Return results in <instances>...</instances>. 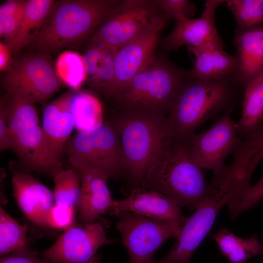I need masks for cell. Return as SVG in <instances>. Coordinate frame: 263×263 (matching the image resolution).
<instances>
[{
	"label": "cell",
	"instance_id": "37",
	"mask_svg": "<svg viewBox=\"0 0 263 263\" xmlns=\"http://www.w3.org/2000/svg\"><path fill=\"white\" fill-rule=\"evenodd\" d=\"M0 263H54L41 259L28 246L0 257Z\"/></svg>",
	"mask_w": 263,
	"mask_h": 263
},
{
	"label": "cell",
	"instance_id": "30",
	"mask_svg": "<svg viewBox=\"0 0 263 263\" xmlns=\"http://www.w3.org/2000/svg\"><path fill=\"white\" fill-rule=\"evenodd\" d=\"M225 2L235 18L237 29L263 25V0H228Z\"/></svg>",
	"mask_w": 263,
	"mask_h": 263
},
{
	"label": "cell",
	"instance_id": "34",
	"mask_svg": "<svg viewBox=\"0 0 263 263\" xmlns=\"http://www.w3.org/2000/svg\"><path fill=\"white\" fill-rule=\"evenodd\" d=\"M75 207L55 204L46 217V225L53 228L65 229L71 226L75 218Z\"/></svg>",
	"mask_w": 263,
	"mask_h": 263
},
{
	"label": "cell",
	"instance_id": "20",
	"mask_svg": "<svg viewBox=\"0 0 263 263\" xmlns=\"http://www.w3.org/2000/svg\"><path fill=\"white\" fill-rule=\"evenodd\" d=\"M238 68L235 78L244 88L263 73V25L236 30Z\"/></svg>",
	"mask_w": 263,
	"mask_h": 263
},
{
	"label": "cell",
	"instance_id": "32",
	"mask_svg": "<svg viewBox=\"0 0 263 263\" xmlns=\"http://www.w3.org/2000/svg\"><path fill=\"white\" fill-rule=\"evenodd\" d=\"M117 49L107 48L99 68L95 75L90 78L92 86L103 93L113 80L114 75V60Z\"/></svg>",
	"mask_w": 263,
	"mask_h": 263
},
{
	"label": "cell",
	"instance_id": "24",
	"mask_svg": "<svg viewBox=\"0 0 263 263\" xmlns=\"http://www.w3.org/2000/svg\"><path fill=\"white\" fill-rule=\"evenodd\" d=\"M211 236L217 244L221 253L231 263H244L255 256L263 255V246L255 233L244 239L223 227Z\"/></svg>",
	"mask_w": 263,
	"mask_h": 263
},
{
	"label": "cell",
	"instance_id": "21",
	"mask_svg": "<svg viewBox=\"0 0 263 263\" xmlns=\"http://www.w3.org/2000/svg\"><path fill=\"white\" fill-rule=\"evenodd\" d=\"M187 47L195 57L194 66L188 71V77L209 81L235 75L237 57L225 52L224 47L212 45L198 49Z\"/></svg>",
	"mask_w": 263,
	"mask_h": 263
},
{
	"label": "cell",
	"instance_id": "4",
	"mask_svg": "<svg viewBox=\"0 0 263 263\" xmlns=\"http://www.w3.org/2000/svg\"><path fill=\"white\" fill-rule=\"evenodd\" d=\"M188 70L155 56L143 70L117 89L110 98L120 110L146 111L167 116Z\"/></svg>",
	"mask_w": 263,
	"mask_h": 263
},
{
	"label": "cell",
	"instance_id": "12",
	"mask_svg": "<svg viewBox=\"0 0 263 263\" xmlns=\"http://www.w3.org/2000/svg\"><path fill=\"white\" fill-rule=\"evenodd\" d=\"M115 242L99 222L73 225L42 255L54 263H87L100 247Z\"/></svg>",
	"mask_w": 263,
	"mask_h": 263
},
{
	"label": "cell",
	"instance_id": "8",
	"mask_svg": "<svg viewBox=\"0 0 263 263\" xmlns=\"http://www.w3.org/2000/svg\"><path fill=\"white\" fill-rule=\"evenodd\" d=\"M64 150L75 169H97L110 178L124 175L118 136L109 120L93 130L77 132L69 139Z\"/></svg>",
	"mask_w": 263,
	"mask_h": 263
},
{
	"label": "cell",
	"instance_id": "17",
	"mask_svg": "<svg viewBox=\"0 0 263 263\" xmlns=\"http://www.w3.org/2000/svg\"><path fill=\"white\" fill-rule=\"evenodd\" d=\"M10 165L13 194L25 216L34 223L46 226V217L55 204L53 193L31 174Z\"/></svg>",
	"mask_w": 263,
	"mask_h": 263
},
{
	"label": "cell",
	"instance_id": "5",
	"mask_svg": "<svg viewBox=\"0 0 263 263\" xmlns=\"http://www.w3.org/2000/svg\"><path fill=\"white\" fill-rule=\"evenodd\" d=\"M119 0L55 1L43 27L30 45L43 53L82 41L98 26Z\"/></svg>",
	"mask_w": 263,
	"mask_h": 263
},
{
	"label": "cell",
	"instance_id": "39",
	"mask_svg": "<svg viewBox=\"0 0 263 263\" xmlns=\"http://www.w3.org/2000/svg\"><path fill=\"white\" fill-rule=\"evenodd\" d=\"M100 255H95L90 261L87 263H100Z\"/></svg>",
	"mask_w": 263,
	"mask_h": 263
},
{
	"label": "cell",
	"instance_id": "26",
	"mask_svg": "<svg viewBox=\"0 0 263 263\" xmlns=\"http://www.w3.org/2000/svg\"><path fill=\"white\" fill-rule=\"evenodd\" d=\"M55 66L60 81L71 90H79L87 78L83 56L77 52H62L57 57Z\"/></svg>",
	"mask_w": 263,
	"mask_h": 263
},
{
	"label": "cell",
	"instance_id": "38",
	"mask_svg": "<svg viewBox=\"0 0 263 263\" xmlns=\"http://www.w3.org/2000/svg\"><path fill=\"white\" fill-rule=\"evenodd\" d=\"M11 51L9 46L0 41V71L6 70L11 63Z\"/></svg>",
	"mask_w": 263,
	"mask_h": 263
},
{
	"label": "cell",
	"instance_id": "35",
	"mask_svg": "<svg viewBox=\"0 0 263 263\" xmlns=\"http://www.w3.org/2000/svg\"><path fill=\"white\" fill-rule=\"evenodd\" d=\"M107 48L99 43L91 41L90 44L82 56L86 72L92 77L99 68L102 60Z\"/></svg>",
	"mask_w": 263,
	"mask_h": 263
},
{
	"label": "cell",
	"instance_id": "14",
	"mask_svg": "<svg viewBox=\"0 0 263 263\" xmlns=\"http://www.w3.org/2000/svg\"><path fill=\"white\" fill-rule=\"evenodd\" d=\"M167 23L147 31L117 49L114 75L104 94L110 98L114 92L146 67L155 56L161 33Z\"/></svg>",
	"mask_w": 263,
	"mask_h": 263
},
{
	"label": "cell",
	"instance_id": "36",
	"mask_svg": "<svg viewBox=\"0 0 263 263\" xmlns=\"http://www.w3.org/2000/svg\"><path fill=\"white\" fill-rule=\"evenodd\" d=\"M13 148V140L10 129L9 101L1 98L0 103V150Z\"/></svg>",
	"mask_w": 263,
	"mask_h": 263
},
{
	"label": "cell",
	"instance_id": "29",
	"mask_svg": "<svg viewBox=\"0 0 263 263\" xmlns=\"http://www.w3.org/2000/svg\"><path fill=\"white\" fill-rule=\"evenodd\" d=\"M27 0H8L0 6V37L8 46L15 38L24 14Z\"/></svg>",
	"mask_w": 263,
	"mask_h": 263
},
{
	"label": "cell",
	"instance_id": "25",
	"mask_svg": "<svg viewBox=\"0 0 263 263\" xmlns=\"http://www.w3.org/2000/svg\"><path fill=\"white\" fill-rule=\"evenodd\" d=\"M70 110L77 132L93 130L104 121L100 102L95 95L85 90L74 91Z\"/></svg>",
	"mask_w": 263,
	"mask_h": 263
},
{
	"label": "cell",
	"instance_id": "28",
	"mask_svg": "<svg viewBox=\"0 0 263 263\" xmlns=\"http://www.w3.org/2000/svg\"><path fill=\"white\" fill-rule=\"evenodd\" d=\"M26 225H22L0 208V255L3 256L27 247Z\"/></svg>",
	"mask_w": 263,
	"mask_h": 263
},
{
	"label": "cell",
	"instance_id": "31",
	"mask_svg": "<svg viewBox=\"0 0 263 263\" xmlns=\"http://www.w3.org/2000/svg\"><path fill=\"white\" fill-rule=\"evenodd\" d=\"M263 198V176L228 205L230 217L235 219L244 212L256 206Z\"/></svg>",
	"mask_w": 263,
	"mask_h": 263
},
{
	"label": "cell",
	"instance_id": "27",
	"mask_svg": "<svg viewBox=\"0 0 263 263\" xmlns=\"http://www.w3.org/2000/svg\"><path fill=\"white\" fill-rule=\"evenodd\" d=\"M52 176L55 184L53 193L55 204L77 208L81 183L77 170L61 168L55 171Z\"/></svg>",
	"mask_w": 263,
	"mask_h": 263
},
{
	"label": "cell",
	"instance_id": "2",
	"mask_svg": "<svg viewBox=\"0 0 263 263\" xmlns=\"http://www.w3.org/2000/svg\"><path fill=\"white\" fill-rule=\"evenodd\" d=\"M243 88L235 75L209 81L188 77L167 116L170 134L189 138L199 126L220 112H231Z\"/></svg>",
	"mask_w": 263,
	"mask_h": 263
},
{
	"label": "cell",
	"instance_id": "7",
	"mask_svg": "<svg viewBox=\"0 0 263 263\" xmlns=\"http://www.w3.org/2000/svg\"><path fill=\"white\" fill-rule=\"evenodd\" d=\"M169 19L157 0H124L105 15L91 40L118 49Z\"/></svg>",
	"mask_w": 263,
	"mask_h": 263
},
{
	"label": "cell",
	"instance_id": "6",
	"mask_svg": "<svg viewBox=\"0 0 263 263\" xmlns=\"http://www.w3.org/2000/svg\"><path fill=\"white\" fill-rule=\"evenodd\" d=\"M210 185L209 194L188 217L170 251L154 263H189L210 231L221 209L242 192L235 184L222 175L213 176Z\"/></svg>",
	"mask_w": 263,
	"mask_h": 263
},
{
	"label": "cell",
	"instance_id": "1",
	"mask_svg": "<svg viewBox=\"0 0 263 263\" xmlns=\"http://www.w3.org/2000/svg\"><path fill=\"white\" fill-rule=\"evenodd\" d=\"M203 170L191 154L189 137L170 134L153 156L141 187L162 193L181 207L196 209L211 191Z\"/></svg>",
	"mask_w": 263,
	"mask_h": 263
},
{
	"label": "cell",
	"instance_id": "10",
	"mask_svg": "<svg viewBox=\"0 0 263 263\" xmlns=\"http://www.w3.org/2000/svg\"><path fill=\"white\" fill-rule=\"evenodd\" d=\"M5 71L3 84L8 95L18 94L43 104L60 88L55 65L43 52L19 57Z\"/></svg>",
	"mask_w": 263,
	"mask_h": 263
},
{
	"label": "cell",
	"instance_id": "15",
	"mask_svg": "<svg viewBox=\"0 0 263 263\" xmlns=\"http://www.w3.org/2000/svg\"><path fill=\"white\" fill-rule=\"evenodd\" d=\"M224 2L207 0L199 18L177 21L171 32L160 41L161 48L170 51L185 45L194 49L209 45L224 47L216 27L215 14L216 8Z\"/></svg>",
	"mask_w": 263,
	"mask_h": 263
},
{
	"label": "cell",
	"instance_id": "22",
	"mask_svg": "<svg viewBox=\"0 0 263 263\" xmlns=\"http://www.w3.org/2000/svg\"><path fill=\"white\" fill-rule=\"evenodd\" d=\"M242 140L263 127V73L244 88L241 117L236 123Z\"/></svg>",
	"mask_w": 263,
	"mask_h": 263
},
{
	"label": "cell",
	"instance_id": "19",
	"mask_svg": "<svg viewBox=\"0 0 263 263\" xmlns=\"http://www.w3.org/2000/svg\"><path fill=\"white\" fill-rule=\"evenodd\" d=\"M74 91L70 89L63 94L46 105L43 111L41 127L45 141L51 155L58 161L75 128L70 110Z\"/></svg>",
	"mask_w": 263,
	"mask_h": 263
},
{
	"label": "cell",
	"instance_id": "33",
	"mask_svg": "<svg viewBox=\"0 0 263 263\" xmlns=\"http://www.w3.org/2000/svg\"><path fill=\"white\" fill-rule=\"evenodd\" d=\"M158 5L169 19L177 21L191 18L194 14L196 6L187 0H157Z\"/></svg>",
	"mask_w": 263,
	"mask_h": 263
},
{
	"label": "cell",
	"instance_id": "23",
	"mask_svg": "<svg viewBox=\"0 0 263 263\" xmlns=\"http://www.w3.org/2000/svg\"><path fill=\"white\" fill-rule=\"evenodd\" d=\"M53 0H27L18 33L9 45L12 55L30 45L44 25L54 4Z\"/></svg>",
	"mask_w": 263,
	"mask_h": 263
},
{
	"label": "cell",
	"instance_id": "16",
	"mask_svg": "<svg viewBox=\"0 0 263 263\" xmlns=\"http://www.w3.org/2000/svg\"><path fill=\"white\" fill-rule=\"evenodd\" d=\"M181 208L162 193L136 187L126 198L114 200L110 213L127 211L156 220L178 223L183 226L188 217L183 215Z\"/></svg>",
	"mask_w": 263,
	"mask_h": 263
},
{
	"label": "cell",
	"instance_id": "9",
	"mask_svg": "<svg viewBox=\"0 0 263 263\" xmlns=\"http://www.w3.org/2000/svg\"><path fill=\"white\" fill-rule=\"evenodd\" d=\"M118 217L116 229L129 257V263H154L155 252L169 239L177 238L183 226L127 211L112 214Z\"/></svg>",
	"mask_w": 263,
	"mask_h": 263
},
{
	"label": "cell",
	"instance_id": "3",
	"mask_svg": "<svg viewBox=\"0 0 263 263\" xmlns=\"http://www.w3.org/2000/svg\"><path fill=\"white\" fill-rule=\"evenodd\" d=\"M118 136L124 175L141 187L153 156L170 135L166 115L151 112L120 110L111 119Z\"/></svg>",
	"mask_w": 263,
	"mask_h": 263
},
{
	"label": "cell",
	"instance_id": "11",
	"mask_svg": "<svg viewBox=\"0 0 263 263\" xmlns=\"http://www.w3.org/2000/svg\"><path fill=\"white\" fill-rule=\"evenodd\" d=\"M230 113H224L209 128L189 137L195 161L202 169L212 171L214 176L224 170L226 158L235 152L242 141Z\"/></svg>",
	"mask_w": 263,
	"mask_h": 263
},
{
	"label": "cell",
	"instance_id": "18",
	"mask_svg": "<svg viewBox=\"0 0 263 263\" xmlns=\"http://www.w3.org/2000/svg\"><path fill=\"white\" fill-rule=\"evenodd\" d=\"M77 170L81 183L77 206L78 219L82 223L92 224L101 215L111 211L112 199L107 181L110 177L93 169Z\"/></svg>",
	"mask_w": 263,
	"mask_h": 263
},
{
	"label": "cell",
	"instance_id": "13",
	"mask_svg": "<svg viewBox=\"0 0 263 263\" xmlns=\"http://www.w3.org/2000/svg\"><path fill=\"white\" fill-rule=\"evenodd\" d=\"M10 129L13 140L12 150L25 167L51 176L62 168L61 163L50 153L37 114L10 121Z\"/></svg>",
	"mask_w": 263,
	"mask_h": 263
}]
</instances>
